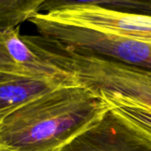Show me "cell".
Segmentation results:
<instances>
[{"label": "cell", "mask_w": 151, "mask_h": 151, "mask_svg": "<svg viewBox=\"0 0 151 151\" xmlns=\"http://www.w3.org/2000/svg\"><path fill=\"white\" fill-rule=\"evenodd\" d=\"M109 111L96 91L79 83L60 86L25 104L0 124V147L56 151Z\"/></svg>", "instance_id": "obj_1"}, {"label": "cell", "mask_w": 151, "mask_h": 151, "mask_svg": "<svg viewBox=\"0 0 151 151\" xmlns=\"http://www.w3.org/2000/svg\"><path fill=\"white\" fill-rule=\"evenodd\" d=\"M31 48L97 93L119 94L151 106V71L75 50L54 39L35 35Z\"/></svg>", "instance_id": "obj_2"}, {"label": "cell", "mask_w": 151, "mask_h": 151, "mask_svg": "<svg viewBox=\"0 0 151 151\" xmlns=\"http://www.w3.org/2000/svg\"><path fill=\"white\" fill-rule=\"evenodd\" d=\"M29 22L36 27L38 35L75 50L151 71V44L59 23L41 13L33 15Z\"/></svg>", "instance_id": "obj_3"}, {"label": "cell", "mask_w": 151, "mask_h": 151, "mask_svg": "<svg viewBox=\"0 0 151 151\" xmlns=\"http://www.w3.org/2000/svg\"><path fill=\"white\" fill-rule=\"evenodd\" d=\"M41 14L48 20L59 23L151 44V15L149 14L86 5Z\"/></svg>", "instance_id": "obj_4"}, {"label": "cell", "mask_w": 151, "mask_h": 151, "mask_svg": "<svg viewBox=\"0 0 151 151\" xmlns=\"http://www.w3.org/2000/svg\"><path fill=\"white\" fill-rule=\"evenodd\" d=\"M56 151H151V138L110 110Z\"/></svg>", "instance_id": "obj_5"}, {"label": "cell", "mask_w": 151, "mask_h": 151, "mask_svg": "<svg viewBox=\"0 0 151 151\" xmlns=\"http://www.w3.org/2000/svg\"><path fill=\"white\" fill-rule=\"evenodd\" d=\"M75 84L78 82L73 75L53 78L9 75L0 77V124L38 96L60 86Z\"/></svg>", "instance_id": "obj_6"}, {"label": "cell", "mask_w": 151, "mask_h": 151, "mask_svg": "<svg viewBox=\"0 0 151 151\" xmlns=\"http://www.w3.org/2000/svg\"><path fill=\"white\" fill-rule=\"evenodd\" d=\"M5 41L8 53L14 63L29 77L53 78L71 76L37 54L22 39L20 27L5 31Z\"/></svg>", "instance_id": "obj_7"}, {"label": "cell", "mask_w": 151, "mask_h": 151, "mask_svg": "<svg viewBox=\"0 0 151 151\" xmlns=\"http://www.w3.org/2000/svg\"><path fill=\"white\" fill-rule=\"evenodd\" d=\"M110 110L151 138V106L126 96L99 93Z\"/></svg>", "instance_id": "obj_8"}, {"label": "cell", "mask_w": 151, "mask_h": 151, "mask_svg": "<svg viewBox=\"0 0 151 151\" xmlns=\"http://www.w3.org/2000/svg\"><path fill=\"white\" fill-rule=\"evenodd\" d=\"M83 5L151 15V2L146 0H46L39 13H48L68 6Z\"/></svg>", "instance_id": "obj_9"}, {"label": "cell", "mask_w": 151, "mask_h": 151, "mask_svg": "<svg viewBox=\"0 0 151 151\" xmlns=\"http://www.w3.org/2000/svg\"><path fill=\"white\" fill-rule=\"evenodd\" d=\"M46 0H0V30L20 27L38 14Z\"/></svg>", "instance_id": "obj_10"}, {"label": "cell", "mask_w": 151, "mask_h": 151, "mask_svg": "<svg viewBox=\"0 0 151 151\" xmlns=\"http://www.w3.org/2000/svg\"><path fill=\"white\" fill-rule=\"evenodd\" d=\"M7 75L29 77L23 69H22L14 63V61L9 55L6 46L5 31L0 30V77Z\"/></svg>", "instance_id": "obj_11"}, {"label": "cell", "mask_w": 151, "mask_h": 151, "mask_svg": "<svg viewBox=\"0 0 151 151\" xmlns=\"http://www.w3.org/2000/svg\"><path fill=\"white\" fill-rule=\"evenodd\" d=\"M0 151H5V150H4L3 148H1V147H0Z\"/></svg>", "instance_id": "obj_12"}, {"label": "cell", "mask_w": 151, "mask_h": 151, "mask_svg": "<svg viewBox=\"0 0 151 151\" xmlns=\"http://www.w3.org/2000/svg\"><path fill=\"white\" fill-rule=\"evenodd\" d=\"M146 1H148V2H151V0H146Z\"/></svg>", "instance_id": "obj_13"}]
</instances>
